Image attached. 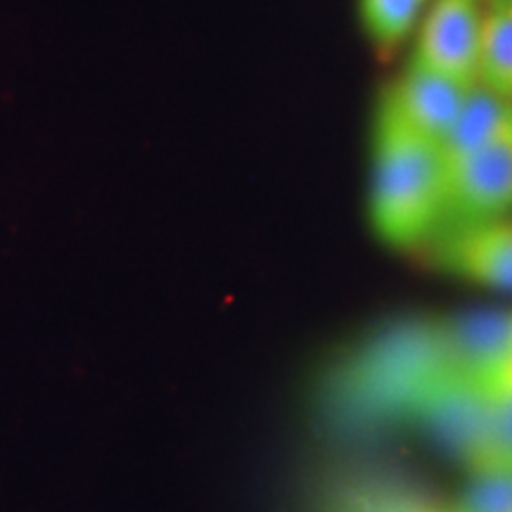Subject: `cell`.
Segmentation results:
<instances>
[{
	"label": "cell",
	"instance_id": "6da1fadb",
	"mask_svg": "<svg viewBox=\"0 0 512 512\" xmlns=\"http://www.w3.org/2000/svg\"><path fill=\"white\" fill-rule=\"evenodd\" d=\"M448 363L441 320L406 318L344 354L320 382V408L347 432L384 430L413 420Z\"/></svg>",
	"mask_w": 512,
	"mask_h": 512
},
{
	"label": "cell",
	"instance_id": "7a4b0ae2",
	"mask_svg": "<svg viewBox=\"0 0 512 512\" xmlns=\"http://www.w3.org/2000/svg\"><path fill=\"white\" fill-rule=\"evenodd\" d=\"M446 216V162L382 102L375 121L370 221L382 242L411 249Z\"/></svg>",
	"mask_w": 512,
	"mask_h": 512
},
{
	"label": "cell",
	"instance_id": "3957f363",
	"mask_svg": "<svg viewBox=\"0 0 512 512\" xmlns=\"http://www.w3.org/2000/svg\"><path fill=\"white\" fill-rule=\"evenodd\" d=\"M467 470L494 465L491 396L477 382L448 373L420 403L415 418Z\"/></svg>",
	"mask_w": 512,
	"mask_h": 512
},
{
	"label": "cell",
	"instance_id": "277c9868",
	"mask_svg": "<svg viewBox=\"0 0 512 512\" xmlns=\"http://www.w3.org/2000/svg\"><path fill=\"white\" fill-rule=\"evenodd\" d=\"M512 209V121L477 152L446 164V216L453 226L496 221Z\"/></svg>",
	"mask_w": 512,
	"mask_h": 512
},
{
	"label": "cell",
	"instance_id": "5b68a950",
	"mask_svg": "<svg viewBox=\"0 0 512 512\" xmlns=\"http://www.w3.org/2000/svg\"><path fill=\"white\" fill-rule=\"evenodd\" d=\"M482 12L475 0H437L422 24L413 67L448 81L477 86Z\"/></svg>",
	"mask_w": 512,
	"mask_h": 512
},
{
	"label": "cell",
	"instance_id": "8992f818",
	"mask_svg": "<svg viewBox=\"0 0 512 512\" xmlns=\"http://www.w3.org/2000/svg\"><path fill=\"white\" fill-rule=\"evenodd\" d=\"M434 256L444 271L458 278L512 292V223L496 219L453 226Z\"/></svg>",
	"mask_w": 512,
	"mask_h": 512
},
{
	"label": "cell",
	"instance_id": "52a82bcc",
	"mask_svg": "<svg viewBox=\"0 0 512 512\" xmlns=\"http://www.w3.org/2000/svg\"><path fill=\"white\" fill-rule=\"evenodd\" d=\"M453 373L486 387L501 370L512 342V311L475 309L441 320Z\"/></svg>",
	"mask_w": 512,
	"mask_h": 512
},
{
	"label": "cell",
	"instance_id": "ba28073f",
	"mask_svg": "<svg viewBox=\"0 0 512 512\" xmlns=\"http://www.w3.org/2000/svg\"><path fill=\"white\" fill-rule=\"evenodd\" d=\"M470 88L411 64L406 76L387 91L382 102L411 131L439 145L463 110Z\"/></svg>",
	"mask_w": 512,
	"mask_h": 512
},
{
	"label": "cell",
	"instance_id": "9c48e42d",
	"mask_svg": "<svg viewBox=\"0 0 512 512\" xmlns=\"http://www.w3.org/2000/svg\"><path fill=\"white\" fill-rule=\"evenodd\" d=\"M512 121V102L503 100L501 95L491 93L482 83L470 88L463 102V110L448 128L444 140L439 143L444 162L477 152L479 147L489 145L491 140L501 136Z\"/></svg>",
	"mask_w": 512,
	"mask_h": 512
},
{
	"label": "cell",
	"instance_id": "30bf717a",
	"mask_svg": "<svg viewBox=\"0 0 512 512\" xmlns=\"http://www.w3.org/2000/svg\"><path fill=\"white\" fill-rule=\"evenodd\" d=\"M479 83L512 102V0H491L482 15Z\"/></svg>",
	"mask_w": 512,
	"mask_h": 512
},
{
	"label": "cell",
	"instance_id": "8fae6325",
	"mask_svg": "<svg viewBox=\"0 0 512 512\" xmlns=\"http://www.w3.org/2000/svg\"><path fill=\"white\" fill-rule=\"evenodd\" d=\"M446 512H512V465L470 470L463 494Z\"/></svg>",
	"mask_w": 512,
	"mask_h": 512
},
{
	"label": "cell",
	"instance_id": "7c38bea8",
	"mask_svg": "<svg viewBox=\"0 0 512 512\" xmlns=\"http://www.w3.org/2000/svg\"><path fill=\"white\" fill-rule=\"evenodd\" d=\"M425 0H361V17L368 34L382 50L394 46L411 34Z\"/></svg>",
	"mask_w": 512,
	"mask_h": 512
},
{
	"label": "cell",
	"instance_id": "4fadbf2b",
	"mask_svg": "<svg viewBox=\"0 0 512 512\" xmlns=\"http://www.w3.org/2000/svg\"><path fill=\"white\" fill-rule=\"evenodd\" d=\"M491 396V439L494 465H512V389L489 392Z\"/></svg>",
	"mask_w": 512,
	"mask_h": 512
},
{
	"label": "cell",
	"instance_id": "5bb4252c",
	"mask_svg": "<svg viewBox=\"0 0 512 512\" xmlns=\"http://www.w3.org/2000/svg\"><path fill=\"white\" fill-rule=\"evenodd\" d=\"M368 512H446L437 510L425 501H415V498H392V501H377Z\"/></svg>",
	"mask_w": 512,
	"mask_h": 512
},
{
	"label": "cell",
	"instance_id": "9a60e30c",
	"mask_svg": "<svg viewBox=\"0 0 512 512\" xmlns=\"http://www.w3.org/2000/svg\"><path fill=\"white\" fill-rule=\"evenodd\" d=\"M486 392H501V389H512V342L508 349V356H505L501 370H498L494 380L486 384Z\"/></svg>",
	"mask_w": 512,
	"mask_h": 512
}]
</instances>
